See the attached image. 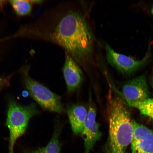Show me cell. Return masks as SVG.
<instances>
[{
  "mask_svg": "<svg viewBox=\"0 0 153 153\" xmlns=\"http://www.w3.org/2000/svg\"><path fill=\"white\" fill-rule=\"evenodd\" d=\"M75 3L62 4L50 12L37 37L56 44L65 49L78 64H91L95 38L86 11Z\"/></svg>",
  "mask_w": 153,
  "mask_h": 153,
  "instance_id": "obj_1",
  "label": "cell"
},
{
  "mask_svg": "<svg viewBox=\"0 0 153 153\" xmlns=\"http://www.w3.org/2000/svg\"><path fill=\"white\" fill-rule=\"evenodd\" d=\"M117 93L110 88L107 97L108 135L105 145L106 153H124L132 140L133 120L128 106Z\"/></svg>",
  "mask_w": 153,
  "mask_h": 153,
  "instance_id": "obj_2",
  "label": "cell"
},
{
  "mask_svg": "<svg viewBox=\"0 0 153 153\" xmlns=\"http://www.w3.org/2000/svg\"><path fill=\"white\" fill-rule=\"evenodd\" d=\"M38 113L33 103L22 106L15 100L10 101L6 121L10 131L9 153H14L16 140L25 132L30 118Z\"/></svg>",
  "mask_w": 153,
  "mask_h": 153,
  "instance_id": "obj_3",
  "label": "cell"
},
{
  "mask_svg": "<svg viewBox=\"0 0 153 153\" xmlns=\"http://www.w3.org/2000/svg\"><path fill=\"white\" fill-rule=\"evenodd\" d=\"M29 66L27 65L21 68L20 72L30 95L45 110L62 113L64 108L60 96L32 79L29 74Z\"/></svg>",
  "mask_w": 153,
  "mask_h": 153,
  "instance_id": "obj_4",
  "label": "cell"
},
{
  "mask_svg": "<svg viewBox=\"0 0 153 153\" xmlns=\"http://www.w3.org/2000/svg\"><path fill=\"white\" fill-rule=\"evenodd\" d=\"M107 61L111 66L122 74H130L146 64L150 57V49L145 56L140 60L116 52L108 44L104 43Z\"/></svg>",
  "mask_w": 153,
  "mask_h": 153,
  "instance_id": "obj_5",
  "label": "cell"
},
{
  "mask_svg": "<svg viewBox=\"0 0 153 153\" xmlns=\"http://www.w3.org/2000/svg\"><path fill=\"white\" fill-rule=\"evenodd\" d=\"M89 109L83 131L81 134L84 141V153H90L96 143L102 136L99 129L100 124L96 120V110L92 98L91 92L89 93Z\"/></svg>",
  "mask_w": 153,
  "mask_h": 153,
  "instance_id": "obj_6",
  "label": "cell"
},
{
  "mask_svg": "<svg viewBox=\"0 0 153 153\" xmlns=\"http://www.w3.org/2000/svg\"><path fill=\"white\" fill-rule=\"evenodd\" d=\"M122 89L121 92L116 89L114 91L124 100L141 102L150 98V92L144 74L126 82Z\"/></svg>",
  "mask_w": 153,
  "mask_h": 153,
  "instance_id": "obj_7",
  "label": "cell"
},
{
  "mask_svg": "<svg viewBox=\"0 0 153 153\" xmlns=\"http://www.w3.org/2000/svg\"><path fill=\"white\" fill-rule=\"evenodd\" d=\"M131 153H153V131L133 120Z\"/></svg>",
  "mask_w": 153,
  "mask_h": 153,
  "instance_id": "obj_8",
  "label": "cell"
},
{
  "mask_svg": "<svg viewBox=\"0 0 153 153\" xmlns=\"http://www.w3.org/2000/svg\"><path fill=\"white\" fill-rule=\"evenodd\" d=\"M65 53L63 74L68 92L72 93L81 85L83 74L79 64L68 53Z\"/></svg>",
  "mask_w": 153,
  "mask_h": 153,
  "instance_id": "obj_9",
  "label": "cell"
},
{
  "mask_svg": "<svg viewBox=\"0 0 153 153\" xmlns=\"http://www.w3.org/2000/svg\"><path fill=\"white\" fill-rule=\"evenodd\" d=\"M69 120L74 134H81L84 128L88 111L82 105H73L67 107Z\"/></svg>",
  "mask_w": 153,
  "mask_h": 153,
  "instance_id": "obj_10",
  "label": "cell"
},
{
  "mask_svg": "<svg viewBox=\"0 0 153 153\" xmlns=\"http://www.w3.org/2000/svg\"><path fill=\"white\" fill-rule=\"evenodd\" d=\"M62 127H57L55 129L50 141L46 146L38 150L33 151L30 153H60L61 145L59 137Z\"/></svg>",
  "mask_w": 153,
  "mask_h": 153,
  "instance_id": "obj_11",
  "label": "cell"
},
{
  "mask_svg": "<svg viewBox=\"0 0 153 153\" xmlns=\"http://www.w3.org/2000/svg\"><path fill=\"white\" fill-rule=\"evenodd\" d=\"M128 106L138 109L140 114L153 120V98H149L141 102H133L124 100Z\"/></svg>",
  "mask_w": 153,
  "mask_h": 153,
  "instance_id": "obj_12",
  "label": "cell"
},
{
  "mask_svg": "<svg viewBox=\"0 0 153 153\" xmlns=\"http://www.w3.org/2000/svg\"><path fill=\"white\" fill-rule=\"evenodd\" d=\"M15 13L19 16H27L31 14L32 4L30 1H9Z\"/></svg>",
  "mask_w": 153,
  "mask_h": 153,
  "instance_id": "obj_13",
  "label": "cell"
},
{
  "mask_svg": "<svg viewBox=\"0 0 153 153\" xmlns=\"http://www.w3.org/2000/svg\"><path fill=\"white\" fill-rule=\"evenodd\" d=\"M11 76H0V92L7 87L10 84Z\"/></svg>",
  "mask_w": 153,
  "mask_h": 153,
  "instance_id": "obj_14",
  "label": "cell"
},
{
  "mask_svg": "<svg viewBox=\"0 0 153 153\" xmlns=\"http://www.w3.org/2000/svg\"><path fill=\"white\" fill-rule=\"evenodd\" d=\"M32 4H41L43 2V1L41 0H37V1H30Z\"/></svg>",
  "mask_w": 153,
  "mask_h": 153,
  "instance_id": "obj_15",
  "label": "cell"
},
{
  "mask_svg": "<svg viewBox=\"0 0 153 153\" xmlns=\"http://www.w3.org/2000/svg\"><path fill=\"white\" fill-rule=\"evenodd\" d=\"M6 1H0V9H2L5 4Z\"/></svg>",
  "mask_w": 153,
  "mask_h": 153,
  "instance_id": "obj_16",
  "label": "cell"
},
{
  "mask_svg": "<svg viewBox=\"0 0 153 153\" xmlns=\"http://www.w3.org/2000/svg\"><path fill=\"white\" fill-rule=\"evenodd\" d=\"M152 14L153 15V7H152Z\"/></svg>",
  "mask_w": 153,
  "mask_h": 153,
  "instance_id": "obj_17",
  "label": "cell"
},
{
  "mask_svg": "<svg viewBox=\"0 0 153 153\" xmlns=\"http://www.w3.org/2000/svg\"><path fill=\"white\" fill-rule=\"evenodd\" d=\"M152 84H153V80H152Z\"/></svg>",
  "mask_w": 153,
  "mask_h": 153,
  "instance_id": "obj_18",
  "label": "cell"
}]
</instances>
